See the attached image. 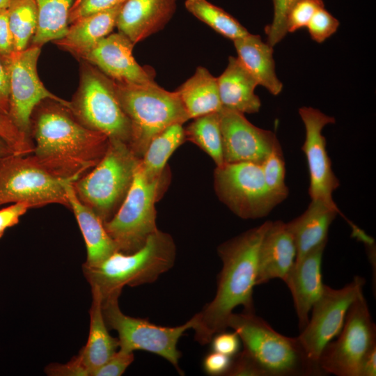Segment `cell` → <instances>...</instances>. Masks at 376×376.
Masks as SVG:
<instances>
[{
	"mask_svg": "<svg viewBox=\"0 0 376 376\" xmlns=\"http://www.w3.org/2000/svg\"><path fill=\"white\" fill-rule=\"evenodd\" d=\"M222 107L244 113L259 111L261 102L255 94L258 83L237 58L230 56L227 67L217 77Z\"/></svg>",
	"mask_w": 376,
	"mask_h": 376,
	"instance_id": "cell-23",
	"label": "cell"
},
{
	"mask_svg": "<svg viewBox=\"0 0 376 376\" xmlns=\"http://www.w3.org/2000/svg\"><path fill=\"white\" fill-rule=\"evenodd\" d=\"M134 359V352L117 350L92 376H120Z\"/></svg>",
	"mask_w": 376,
	"mask_h": 376,
	"instance_id": "cell-39",
	"label": "cell"
},
{
	"mask_svg": "<svg viewBox=\"0 0 376 376\" xmlns=\"http://www.w3.org/2000/svg\"><path fill=\"white\" fill-rule=\"evenodd\" d=\"M185 6L198 19L233 41L249 33L235 17L207 0H185Z\"/></svg>",
	"mask_w": 376,
	"mask_h": 376,
	"instance_id": "cell-31",
	"label": "cell"
},
{
	"mask_svg": "<svg viewBox=\"0 0 376 376\" xmlns=\"http://www.w3.org/2000/svg\"><path fill=\"white\" fill-rule=\"evenodd\" d=\"M239 336L245 350L264 376L324 375L318 363L309 358L297 337L275 331L255 313H233L227 322Z\"/></svg>",
	"mask_w": 376,
	"mask_h": 376,
	"instance_id": "cell-4",
	"label": "cell"
},
{
	"mask_svg": "<svg viewBox=\"0 0 376 376\" xmlns=\"http://www.w3.org/2000/svg\"><path fill=\"white\" fill-rule=\"evenodd\" d=\"M127 0H75L70 9L69 24L86 16L107 10Z\"/></svg>",
	"mask_w": 376,
	"mask_h": 376,
	"instance_id": "cell-38",
	"label": "cell"
},
{
	"mask_svg": "<svg viewBox=\"0 0 376 376\" xmlns=\"http://www.w3.org/2000/svg\"><path fill=\"white\" fill-rule=\"evenodd\" d=\"M141 161L119 208L104 226L118 251L131 253L141 249L157 231L155 203L166 185V172L154 179L143 172Z\"/></svg>",
	"mask_w": 376,
	"mask_h": 376,
	"instance_id": "cell-7",
	"label": "cell"
},
{
	"mask_svg": "<svg viewBox=\"0 0 376 376\" xmlns=\"http://www.w3.org/2000/svg\"><path fill=\"white\" fill-rule=\"evenodd\" d=\"M338 26V20L322 8L315 13L306 27L312 40L322 43L336 33Z\"/></svg>",
	"mask_w": 376,
	"mask_h": 376,
	"instance_id": "cell-37",
	"label": "cell"
},
{
	"mask_svg": "<svg viewBox=\"0 0 376 376\" xmlns=\"http://www.w3.org/2000/svg\"><path fill=\"white\" fill-rule=\"evenodd\" d=\"M40 50V47L31 45L14 52L6 58L10 86L8 115L15 125L30 139L31 116L42 102L53 100L72 110L71 102L52 93L40 81L37 71Z\"/></svg>",
	"mask_w": 376,
	"mask_h": 376,
	"instance_id": "cell-13",
	"label": "cell"
},
{
	"mask_svg": "<svg viewBox=\"0 0 376 376\" xmlns=\"http://www.w3.org/2000/svg\"><path fill=\"white\" fill-rule=\"evenodd\" d=\"M319 359L322 370L337 376H359L361 361L376 345V326L363 293L350 307L343 327Z\"/></svg>",
	"mask_w": 376,
	"mask_h": 376,
	"instance_id": "cell-12",
	"label": "cell"
},
{
	"mask_svg": "<svg viewBox=\"0 0 376 376\" xmlns=\"http://www.w3.org/2000/svg\"><path fill=\"white\" fill-rule=\"evenodd\" d=\"M298 0H272L274 15L272 22L265 28L267 43L272 47L286 36V17L290 7Z\"/></svg>",
	"mask_w": 376,
	"mask_h": 376,
	"instance_id": "cell-36",
	"label": "cell"
},
{
	"mask_svg": "<svg viewBox=\"0 0 376 376\" xmlns=\"http://www.w3.org/2000/svg\"><path fill=\"white\" fill-rule=\"evenodd\" d=\"M10 100L9 77L0 58V109L8 114Z\"/></svg>",
	"mask_w": 376,
	"mask_h": 376,
	"instance_id": "cell-46",
	"label": "cell"
},
{
	"mask_svg": "<svg viewBox=\"0 0 376 376\" xmlns=\"http://www.w3.org/2000/svg\"><path fill=\"white\" fill-rule=\"evenodd\" d=\"M240 341L235 331L226 332L225 330L214 335L210 343L212 351L233 357L239 352Z\"/></svg>",
	"mask_w": 376,
	"mask_h": 376,
	"instance_id": "cell-41",
	"label": "cell"
},
{
	"mask_svg": "<svg viewBox=\"0 0 376 376\" xmlns=\"http://www.w3.org/2000/svg\"><path fill=\"white\" fill-rule=\"evenodd\" d=\"M75 0H35L38 24L32 45L41 47L47 42L61 39L70 24V9Z\"/></svg>",
	"mask_w": 376,
	"mask_h": 376,
	"instance_id": "cell-28",
	"label": "cell"
},
{
	"mask_svg": "<svg viewBox=\"0 0 376 376\" xmlns=\"http://www.w3.org/2000/svg\"><path fill=\"white\" fill-rule=\"evenodd\" d=\"M322 0H298L290 8L286 17L287 31L293 33L306 27L315 13L324 8Z\"/></svg>",
	"mask_w": 376,
	"mask_h": 376,
	"instance_id": "cell-35",
	"label": "cell"
},
{
	"mask_svg": "<svg viewBox=\"0 0 376 376\" xmlns=\"http://www.w3.org/2000/svg\"><path fill=\"white\" fill-rule=\"evenodd\" d=\"M327 243L296 260L283 281L291 292L300 331L307 324L311 308L324 289L321 265Z\"/></svg>",
	"mask_w": 376,
	"mask_h": 376,
	"instance_id": "cell-18",
	"label": "cell"
},
{
	"mask_svg": "<svg viewBox=\"0 0 376 376\" xmlns=\"http://www.w3.org/2000/svg\"><path fill=\"white\" fill-rule=\"evenodd\" d=\"M219 113L224 162L260 164L277 139L276 134L253 125L238 111L222 107Z\"/></svg>",
	"mask_w": 376,
	"mask_h": 376,
	"instance_id": "cell-16",
	"label": "cell"
},
{
	"mask_svg": "<svg viewBox=\"0 0 376 376\" xmlns=\"http://www.w3.org/2000/svg\"><path fill=\"white\" fill-rule=\"evenodd\" d=\"M134 44L120 32L110 33L81 58L98 68L112 81L122 84L155 81V72L141 66L133 54Z\"/></svg>",
	"mask_w": 376,
	"mask_h": 376,
	"instance_id": "cell-17",
	"label": "cell"
},
{
	"mask_svg": "<svg viewBox=\"0 0 376 376\" xmlns=\"http://www.w3.org/2000/svg\"><path fill=\"white\" fill-rule=\"evenodd\" d=\"M92 302L89 311L90 327L88 337L77 355L86 369L88 376L104 364L119 347L118 338L109 333L103 313L102 297L99 290L91 287Z\"/></svg>",
	"mask_w": 376,
	"mask_h": 376,
	"instance_id": "cell-24",
	"label": "cell"
},
{
	"mask_svg": "<svg viewBox=\"0 0 376 376\" xmlns=\"http://www.w3.org/2000/svg\"><path fill=\"white\" fill-rule=\"evenodd\" d=\"M176 5L177 0H127L120 8L116 26L135 45L163 29Z\"/></svg>",
	"mask_w": 376,
	"mask_h": 376,
	"instance_id": "cell-19",
	"label": "cell"
},
{
	"mask_svg": "<svg viewBox=\"0 0 376 376\" xmlns=\"http://www.w3.org/2000/svg\"><path fill=\"white\" fill-rule=\"evenodd\" d=\"M231 360L230 357L212 351L205 357L203 367L205 372L210 375L226 376L230 368Z\"/></svg>",
	"mask_w": 376,
	"mask_h": 376,
	"instance_id": "cell-44",
	"label": "cell"
},
{
	"mask_svg": "<svg viewBox=\"0 0 376 376\" xmlns=\"http://www.w3.org/2000/svg\"><path fill=\"white\" fill-rule=\"evenodd\" d=\"M13 0H0V10L3 9H7Z\"/></svg>",
	"mask_w": 376,
	"mask_h": 376,
	"instance_id": "cell-49",
	"label": "cell"
},
{
	"mask_svg": "<svg viewBox=\"0 0 376 376\" xmlns=\"http://www.w3.org/2000/svg\"><path fill=\"white\" fill-rule=\"evenodd\" d=\"M71 102L72 113L84 125L129 145L130 123L109 77L94 69L84 70L78 93Z\"/></svg>",
	"mask_w": 376,
	"mask_h": 376,
	"instance_id": "cell-9",
	"label": "cell"
},
{
	"mask_svg": "<svg viewBox=\"0 0 376 376\" xmlns=\"http://www.w3.org/2000/svg\"><path fill=\"white\" fill-rule=\"evenodd\" d=\"M185 139L201 148L214 162L217 166L224 164L223 142L219 112L196 118L185 128Z\"/></svg>",
	"mask_w": 376,
	"mask_h": 376,
	"instance_id": "cell-30",
	"label": "cell"
},
{
	"mask_svg": "<svg viewBox=\"0 0 376 376\" xmlns=\"http://www.w3.org/2000/svg\"><path fill=\"white\" fill-rule=\"evenodd\" d=\"M141 159L127 143L109 139L100 161L72 183L77 197L103 223L107 221L123 201Z\"/></svg>",
	"mask_w": 376,
	"mask_h": 376,
	"instance_id": "cell-6",
	"label": "cell"
},
{
	"mask_svg": "<svg viewBox=\"0 0 376 376\" xmlns=\"http://www.w3.org/2000/svg\"><path fill=\"white\" fill-rule=\"evenodd\" d=\"M68 180L49 173L30 155L6 156L0 159V205L26 201L32 207L60 204L70 208L64 187Z\"/></svg>",
	"mask_w": 376,
	"mask_h": 376,
	"instance_id": "cell-11",
	"label": "cell"
},
{
	"mask_svg": "<svg viewBox=\"0 0 376 376\" xmlns=\"http://www.w3.org/2000/svg\"><path fill=\"white\" fill-rule=\"evenodd\" d=\"M15 152L6 142L0 137V159Z\"/></svg>",
	"mask_w": 376,
	"mask_h": 376,
	"instance_id": "cell-48",
	"label": "cell"
},
{
	"mask_svg": "<svg viewBox=\"0 0 376 376\" xmlns=\"http://www.w3.org/2000/svg\"><path fill=\"white\" fill-rule=\"evenodd\" d=\"M32 159L52 175L75 182L100 161L109 139L84 125L58 102L44 104L31 119Z\"/></svg>",
	"mask_w": 376,
	"mask_h": 376,
	"instance_id": "cell-1",
	"label": "cell"
},
{
	"mask_svg": "<svg viewBox=\"0 0 376 376\" xmlns=\"http://www.w3.org/2000/svg\"><path fill=\"white\" fill-rule=\"evenodd\" d=\"M376 375V345L373 347L363 358L359 376Z\"/></svg>",
	"mask_w": 376,
	"mask_h": 376,
	"instance_id": "cell-47",
	"label": "cell"
},
{
	"mask_svg": "<svg viewBox=\"0 0 376 376\" xmlns=\"http://www.w3.org/2000/svg\"><path fill=\"white\" fill-rule=\"evenodd\" d=\"M269 222L218 246L222 267L217 276L215 295L194 315V339L201 345L209 344L214 335L228 328V320L236 307L242 306L244 312L255 313L253 292L256 285L258 251Z\"/></svg>",
	"mask_w": 376,
	"mask_h": 376,
	"instance_id": "cell-2",
	"label": "cell"
},
{
	"mask_svg": "<svg viewBox=\"0 0 376 376\" xmlns=\"http://www.w3.org/2000/svg\"><path fill=\"white\" fill-rule=\"evenodd\" d=\"M113 82L119 104L130 123L129 146L141 159L157 134L171 125L190 120L176 91H166L155 81L144 84Z\"/></svg>",
	"mask_w": 376,
	"mask_h": 376,
	"instance_id": "cell-5",
	"label": "cell"
},
{
	"mask_svg": "<svg viewBox=\"0 0 376 376\" xmlns=\"http://www.w3.org/2000/svg\"><path fill=\"white\" fill-rule=\"evenodd\" d=\"M176 92L189 119L219 112L222 109L217 77L204 67L198 66Z\"/></svg>",
	"mask_w": 376,
	"mask_h": 376,
	"instance_id": "cell-27",
	"label": "cell"
},
{
	"mask_svg": "<svg viewBox=\"0 0 376 376\" xmlns=\"http://www.w3.org/2000/svg\"><path fill=\"white\" fill-rule=\"evenodd\" d=\"M7 9L0 10V57L5 58L15 52L13 38L8 24Z\"/></svg>",
	"mask_w": 376,
	"mask_h": 376,
	"instance_id": "cell-45",
	"label": "cell"
},
{
	"mask_svg": "<svg viewBox=\"0 0 376 376\" xmlns=\"http://www.w3.org/2000/svg\"><path fill=\"white\" fill-rule=\"evenodd\" d=\"M176 248L172 237L159 230L151 234L144 245L131 253L117 251L100 264H83L84 274L91 287L97 288L102 299L120 295L123 288L152 283L171 269Z\"/></svg>",
	"mask_w": 376,
	"mask_h": 376,
	"instance_id": "cell-3",
	"label": "cell"
},
{
	"mask_svg": "<svg viewBox=\"0 0 376 376\" xmlns=\"http://www.w3.org/2000/svg\"><path fill=\"white\" fill-rule=\"evenodd\" d=\"M119 295L102 299V313L109 329L118 334L120 349L134 352L146 351L168 361L180 374L181 353L178 349L179 339L193 328L194 316L185 324L176 327H163L150 322L147 318H134L124 314L118 305Z\"/></svg>",
	"mask_w": 376,
	"mask_h": 376,
	"instance_id": "cell-8",
	"label": "cell"
},
{
	"mask_svg": "<svg viewBox=\"0 0 376 376\" xmlns=\"http://www.w3.org/2000/svg\"><path fill=\"white\" fill-rule=\"evenodd\" d=\"M30 208H32L30 203L21 201L0 210V239L6 230L17 224L20 217Z\"/></svg>",
	"mask_w": 376,
	"mask_h": 376,
	"instance_id": "cell-42",
	"label": "cell"
},
{
	"mask_svg": "<svg viewBox=\"0 0 376 376\" xmlns=\"http://www.w3.org/2000/svg\"><path fill=\"white\" fill-rule=\"evenodd\" d=\"M305 127V140L301 146L309 172L308 193L311 200L320 201L340 212L332 194L339 187L326 149V139L322 134L324 127L335 123V118L317 109L303 107L299 109Z\"/></svg>",
	"mask_w": 376,
	"mask_h": 376,
	"instance_id": "cell-15",
	"label": "cell"
},
{
	"mask_svg": "<svg viewBox=\"0 0 376 376\" xmlns=\"http://www.w3.org/2000/svg\"><path fill=\"white\" fill-rule=\"evenodd\" d=\"M182 125H171L150 141L140 163L143 172L148 178L154 179L165 172L169 158L185 140Z\"/></svg>",
	"mask_w": 376,
	"mask_h": 376,
	"instance_id": "cell-29",
	"label": "cell"
},
{
	"mask_svg": "<svg viewBox=\"0 0 376 376\" xmlns=\"http://www.w3.org/2000/svg\"><path fill=\"white\" fill-rule=\"evenodd\" d=\"M338 214L342 215L347 221L355 235L361 231L341 212L320 201L314 200H311L307 209L300 216L287 223L296 245V260L328 241L330 225Z\"/></svg>",
	"mask_w": 376,
	"mask_h": 376,
	"instance_id": "cell-21",
	"label": "cell"
},
{
	"mask_svg": "<svg viewBox=\"0 0 376 376\" xmlns=\"http://www.w3.org/2000/svg\"><path fill=\"white\" fill-rule=\"evenodd\" d=\"M296 257L295 240L287 223L270 221L259 247L256 285L275 279L283 281Z\"/></svg>",
	"mask_w": 376,
	"mask_h": 376,
	"instance_id": "cell-20",
	"label": "cell"
},
{
	"mask_svg": "<svg viewBox=\"0 0 376 376\" xmlns=\"http://www.w3.org/2000/svg\"><path fill=\"white\" fill-rule=\"evenodd\" d=\"M237 58L258 85L265 87L271 94L279 95L283 84L275 72L273 47L262 40L258 35L249 33L233 40Z\"/></svg>",
	"mask_w": 376,
	"mask_h": 376,
	"instance_id": "cell-26",
	"label": "cell"
},
{
	"mask_svg": "<svg viewBox=\"0 0 376 376\" xmlns=\"http://www.w3.org/2000/svg\"><path fill=\"white\" fill-rule=\"evenodd\" d=\"M265 182L269 190L281 201L289 194L285 185V166L281 144L276 139L270 152L260 164Z\"/></svg>",
	"mask_w": 376,
	"mask_h": 376,
	"instance_id": "cell-33",
	"label": "cell"
},
{
	"mask_svg": "<svg viewBox=\"0 0 376 376\" xmlns=\"http://www.w3.org/2000/svg\"><path fill=\"white\" fill-rule=\"evenodd\" d=\"M45 372L51 376H88L77 356L65 364L51 363L45 368Z\"/></svg>",
	"mask_w": 376,
	"mask_h": 376,
	"instance_id": "cell-43",
	"label": "cell"
},
{
	"mask_svg": "<svg viewBox=\"0 0 376 376\" xmlns=\"http://www.w3.org/2000/svg\"><path fill=\"white\" fill-rule=\"evenodd\" d=\"M72 183L73 182L68 180L65 182L64 187L70 209L75 214L85 241L87 258L84 265L95 266L118 249L107 233L101 219L79 199Z\"/></svg>",
	"mask_w": 376,
	"mask_h": 376,
	"instance_id": "cell-22",
	"label": "cell"
},
{
	"mask_svg": "<svg viewBox=\"0 0 376 376\" xmlns=\"http://www.w3.org/2000/svg\"><path fill=\"white\" fill-rule=\"evenodd\" d=\"M226 376H264V373L256 361L243 350L233 357Z\"/></svg>",
	"mask_w": 376,
	"mask_h": 376,
	"instance_id": "cell-40",
	"label": "cell"
},
{
	"mask_svg": "<svg viewBox=\"0 0 376 376\" xmlns=\"http://www.w3.org/2000/svg\"><path fill=\"white\" fill-rule=\"evenodd\" d=\"M214 188L219 199L240 218H263L282 201L267 187L260 164L224 163L214 171Z\"/></svg>",
	"mask_w": 376,
	"mask_h": 376,
	"instance_id": "cell-10",
	"label": "cell"
},
{
	"mask_svg": "<svg viewBox=\"0 0 376 376\" xmlns=\"http://www.w3.org/2000/svg\"><path fill=\"white\" fill-rule=\"evenodd\" d=\"M0 137L15 155H29L33 152L32 141L13 123L9 115L0 109Z\"/></svg>",
	"mask_w": 376,
	"mask_h": 376,
	"instance_id": "cell-34",
	"label": "cell"
},
{
	"mask_svg": "<svg viewBox=\"0 0 376 376\" xmlns=\"http://www.w3.org/2000/svg\"><path fill=\"white\" fill-rule=\"evenodd\" d=\"M365 283L364 278L357 276L339 289L324 284L321 296L311 308V318L297 336L313 361L319 363L324 347L338 335L350 307L363 293Z\"/></svg>",
	"mask_w": 376,
	"mask_h": 376,
	"instance_id": "cell-14",
	"label": "cell"
},
{
	"mask_svg": "<svg viewBox=\"0 0 376 376\" xmlns=\"http://www.w3.org/2000/svg\"><path fill=\"white\" fill-rule=\"evenodd\" d=\"M123 3L82 17L70 24L66 34L54 42L82 57L102 39L111 33Z\"/></svg>",
	"mask_w": 376,
	"mask_h": 376,
	"instance_id": "cell-25",
	"label": "cell"
},
{
	"mask_svg": "<svg viewBox=\"0 0 376 376\" xmlns=\"http://www.w3.org/2000/svg\"><path fill=\"white\" fill-rule=\"evenodd\" d=\"M7 10L15 52L22 51L27 48L36 31V3L35 0H13Z\"/></svg>",
	"mask_w": 376,
	"mask_h": 376,
	"instance_id": "cell-32",
	"label": "cell"
}]
</instances>
